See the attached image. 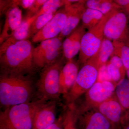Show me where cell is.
<instances>
[{"mask_svg":"<svg viewBox=\"0 0 129 129\" xmlns=\"http://www.w3.org/2000/svg\"><path fill=\"white\" fill-rule=\"evenodd\" d=\"M62 40L58 37L41 42L33 51L35 68H42L52 64L59 58L62 51Z\"/></svg>","mask_w":129,"mask_h":129,"instance_id":"cell-7","label":"cell"},{"mask_svg":"<svg viewBox=\"0 0 129 129\" xmlns=\"http://www.w3.org/2000/svg\"><path fill=\"white\" fill-rule=\"evenodd\" d=\"M114 47L113 54L122 60L126 70L129 68V46L123 42L113 41Z\"/></svg>","mask_w":129,"mask_h":129,"instance_id":"cell-26","label":"cell"},{"mask_svg":"<svg viewBox=\"0 0 129 129\" xmlns=\"http://www.w3.org/2000/svg\"><path fill=\"white\" fill-rule=\"evenodd\" d=\"M5 12V23L0 35V44L10 37L19 27L22 21V12L14 4Z\"/></svg>","mask_w":129,"mask_h":129,"instance_id":"cell-14","label":"cell"},{"mask_svg":"<svg viewBox=\"0 0 129 129\" xmlns=\"http://www.w3.org/2000/svg\"><path fill=\"white\" fill-rule=\"evenodd\" d=\"M32 92V81L24 75H1L0 102L6 108L30 102Z\"/></svg>","mask_w":129,"mask_h":129,"instance_id":"cell-2","label":"cell"},{"mask_svg":"<svg viewBox=\"0 0 129 129\" xmlns=\"http://www.w3.org/2000/svg\"><path fill=\"white\" fill-rule=\"evenodd\" d=\"M78 120L82 129H118L95 108L79 114Z\"/></svg>","mask_w":129,"mask_h":129,"instance_id":"cell-12","label":"cell"},{"mask_svg":"<svg viewBox=\"0 0 129 129\" xmlns=\"http://www.w3.org/2000/svg\"><path fill=\"white\" fill-rule=\"evenodd\" d=\"M82 24L78 25L63 42V53L67 61L73 59L79 52L81 40L86 32Z\"/></svg>","mask_w":129,"mask_h":129,"instance_id":"cell-17","label":"cell"},{"mask_svg":"<svg viewBox=\"0 0 129 129\" xmlns=\"http://www.w3.org/2000/svg\"><path fill=\"white\" fill-rule=\"evenodd\" d=\"M85 1L66 5L68 8V17L63 30L58 37L62 40L68 36L78 26L86 8Z\"/></svg>","mask_w":129,"mask_h":129,"instance_id":"cell-13","label":"cell"},{"mask_svg":"<svg viewBox=\"0 0 129 129\" xmlns=\"http://www.w3.org/2000/svg\"><path fill=\"white\" fill-rule=\"evenodd\" d=\"M44 99L6 108L0 114V129H34L35 115Z\"/></svg>","mask_w":129,"mask_h":129,"instance_id":"cell-3","label":"cell"},{"mask_svg":"<svg viewBox=\"0 0 129 129\" xmlns=\"http://www.w3.org/2000/svg\"><path fill=\"white\" fill-rule=\"evenodd\" d=\"M95 109L104 115L113 124L118 128L125 119L124 112L114 93L110 98L98 105Z\"/></svg>","mask_w":129,"mask_h":129,"instance_id":"cell-11","label":"cell"},{"mask_svg":"<svg viewBox=\"0 0 129 129\" xmlns=\"http://www.w3.org/2000/svg\"><path fill=\"white\" fill-rule=\"evenodd\" d=\"M120 6L129 22V0H114Z\"/></svg>","mask_w":129,"mask_h":129,"instance_id":"cell-29","label":"cell"},{"mask_svg":"<svg viewBox=\"0 0 129 129\" xmlns=\"http://www.w3.org/2000/svg\"><path fill=\"white\" fill-rule=\"evenodd\" d=\"M99 70L96 53L82 65L73 85L64 96L68 105L75 103L96 82Z\"/></svg>","mask_w":129,"mask_h":129,"instance_id":"cell-4","label":"cell"},{"mask_svg":"<svg viewBox=\"0 0 129 129\" xmlns=\"http://www.w3.org/2000/svg\"><path fill=\"white\" fill-rule=\"evenodd\" d=\"M106 68L109 81L117 84L125 78L126 72L122 71L117 66L108 61L106 64Z\"/></svg>","mask_w":129,"mask_h":129,"instance_id":"cell-27","label":"cell"},{"mask_svg":"<svg viewBox=\"0 0 129 129\" xmlns=\"http://www.w3.org/2000/svg\"><path fill=\"white\" fill-rule=\"evenodd\" d=\"M118 129H129V117H126Z\"/></svg>","mask_w":129,"mask_h":129,"instance_id":"cell-32","label":"cell"},{"mask_svg":"<svg viewBox=\"0 0 129 129\" xmlns=\"http://www.w3.org/2000/svg\"><path fill=\"white\" fill-rule=\"evenodd\" d=\"M46 1V0H35L31 7L28 9L26 17H30L36 15Z\"/></svg>","mask_w":129,"mask_h":129,"instance_id":"cell-28","label":"cell"},{"mask_svg":"<svg viewBox=\"0 0 129 129\" xmlns=\"http://www.w3.org/2000/svg\"><path fill=\"white\" fill-rule=\"evenodd\" d=\"M68 8L66 6L59 9L52 18L42 29L32 38L34 43L58 37L63 30L68 17Z\"/></svg>","mask_w":129,"mask_h":129,"instance_id":"cell-10","label":"cell"},{"mask_svg":"<svg viewBox=\"0 0 129 129\" xmlns=\"http://www.w3.org/2000/svg\"><path fill=\"white\" fill-rule=\"evenodd\" d=\"M63 67L62 60L58 59L42 68L37 85L40 99L47 101L59 99L60 73Z\"/></svg>","mask_w":129,"mask_h":129,"instance_id":"cell-5","label":"cell"},{"mask_svg":"<svg viewBox=\"0 0 129 129\" xmlns=\"http://www.w3.org/2000/svg\"><path fill=\"white\" fill-rule=\"evenodd\" d=\"M104 16L97 10L86 8L81 19L82 25L85 29L89 30L99 23Z\"/></svg>","mask_w":129,"mask_h":129,"instance_id":"cell-23","label":"cell"},{"mask_svg":"<svg viewBox=\"0 0 129 129\" xmlns=\"http://www.w3.org/2000/svg\"><path fill=\"white\" fill-rule=\"evenodd\" d=\"M44 129H63L62 116L57 119L52 124Z\"/></svg>","mask_w":129,"mask_h":129,"instance_id":"cell-31","label":"cell"},{"mask_svg":"<svg viewBox=\"0 0 129 129\" xmlns=\"http://www.w3.org/2000/svg\"><path fill=\"white\" fill-rule=\"evenodd\" d=\"M126 73L128 77V79L129 80V68L126 70Z\"/></svg>","mask_w":129,"mask_h":129,"instance_id":"cell-33","label":"cell"},{"mask_svg":"<svg viewBox=\"0 0 129 129\" xmlns=\"http://www.w3.org/2000/svg\"><path fill=\"white\" fill-rule=\"evenodd\" d=\"M116 84L111 81H98L92 86L85 95L83 105L78 109L79 113L94 108L113 96L115 93Z\"/></svg>","mask_w":129,"mask_h":129,"instance_id":"cell-9","label":"cell"},{"mask_svg":"<svg viewBox=\"0 0 129 129\" xmlns=\"http://www.w3.org/2000/svg\"><path fill=\"white\" fill-rule=\"evenodd\" d=\"M113 12L104 15L99 23L88 30L83 36L78 61L79 64L83 65L99 50L104 39V26Z\"/></svg>","mask_w":129,"mask_h":129,"instance_id":"cell-6","label":"cell"},{"mask_svg":"<svg viewBox=\"0 0 129 129\" xmlns=\"http://www.w3.org/2000/svg\"><path fill=\"white\" fill-rule=\"evenodd\" d=\"M35 0H21L14 1L15 5L20 6L24 9H29L35 2Z\"/></svg>","mask_w":129,"mask_h":129,"instance_id":"cell-30","label":"cell"},{"mask_svg":"<svg viewBox=\"0 0 129 129\" xmlns=\"http://www.w3.org/2000/svg\"><path fill=\"white\" fill-rule=\"evenodd\" d=\"M69 4V0L46 1L36 15L38 17L43 14L55 13L60 8L63 7Z\"/></svg>","mask_w":129,"mask_h":129,"instance_id":"cell-24","label":"cell"},{"mask_svg":"<svg viewBox=\"0 0 129 129\" xmlns=\"http://www.w3.org/2000/svg\"><path fill=\"white\" fill-rule=\"evenodd\" d=\"M104 37L112 41L123 42L129 46V24L121 9L112 13L106 22Z\"/></svg>","mask_w":129,"mask_h":129,"instance_id":"cell-8","label":"cell"},{"mask_svg":"<svg viewBox=\"0 0 129 129\" xmlns=\"http://www.w3.org/2000/svg\"><path fill=\"white\" fill-rule=\"evenodd\" d=\"M34 47L29 40L18 42L9 46L0 53L2 74L24 75L30 73L35 66Z\"/></svg>","mask_w":129,"mask_h":129,"instance_id":"cell-1","label":"cell"},{"mask_svg":"<svg viewBox=\"0 0 129 129\" xmlns=\"http://www.w3.org/2000/svg\"><path fill=\"white\" fill-rule=\"evenodd\" d=\"M115 95L125 110H129V80L124 78L116 85Z\"/></svg>","mask_w":129,"mask_h":129,"instance_id":"cell-20","label":"cell"},{"mask_svg":"<svg viewBox=\"0 0 129 129\" xmlns=\"http://www.w3.org/2000/svg\"><path fill=\"white\" fill-rule=\"evenodd\" d=\"M56 13L43 14L37 17L30 26L29 38H32L42 29L52 18Z\"/></svg>","mask_w":129,"mask_h":129,"instance_id":"cell-25","label":"cell"},{"mask_svg":"<svg viewBox=\"0 0 129 129\" xmlns=\"http://www.w3.org/2000/svg\"><path fill=\"white\" fill-rule=\"evenodd\" d=\"M56 101L46 102L36 112L34 120V129H44L56 120Z\"/></svg>","mask_w":129,"mask_h":129,"instance_id":"cell-16","label":"cell"},{"mask_svg":"<svg viewBox=\"0 0 129 129\" xmlns=\"http://www.w3.org/2000/svg\"><path fill=\"white\" fill-rule=\"evenodd\" d=\"M114 47L113 41L104 37L98 52V61L99 69L105 65L113 54Z\"/></svg>","mask_w":129,"mask_h":129,"instance_id":"cell-22","label":"cell"},{"mask_svg":"<svg viewBox=\"0 0 129 129\" xmlns=\"http://www.w3.org/2000/svg\"><path fill=\"white\" fill-rule=\"evenodd\" d=\"M79 112L75 103L68 104L62 117L63 129H76Z\"/></svg>","mask_w":129,"mask_h":129,"instance_id":"cell-21","label":"cell"},{"mask_svg":"<svg viewBox=\"0 0 129 129\" xmlns=\"http://www.w3.org/2000/svg\"><path fill=\"white\" fill-rule=\"evenodd\" d=\"M79 72V63L74 59L68 60L60 72L59 85L60 94L65 96L75 82Z\"/></svg>","mask_w":129,"mask_h":129,"instance_id":"cell-15","label":"cell"},{"mask_svg":"<svg viewBox=\"0 0 129 129\" xmlns=\"http://www.w3.org/2000/svg\"><path fill=\"white\" fill-rule=\"evenodd\" d=\"M85 4L86 8L97 10L104 15L121 9L120 6L112 0H87Z\"/></svg>","mask_w":129,"mask_h":129,"instance_id":"cell-19","label":"cell"},{"mask_svg":"<svg viewBox=\"0 0 129 129\" xmlns=\"http://www.w3.org/2000/svg\"><path fill=\"white\" fill-rule=\"evenodd\" d=\"M36 15L26 17L23 20L21 25L13 34L6 40L0 47V53H2L9 46L18 42L29 39V30L31 24L37 18Z\"/></svg>","mask_w":129,"mask_h":129,"instance_id":"cell-18","label":"cell"}]
</instances>
